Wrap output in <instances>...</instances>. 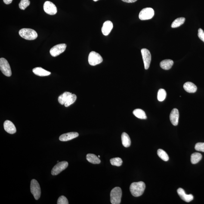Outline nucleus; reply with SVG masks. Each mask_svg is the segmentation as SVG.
I'll use <instances>...</instances> for the list:
<instances>
[{"mask_svg":"<svg viewBox=\"0 0 204 204\" xmlns=\"http://www.w3.org/2000/svg\"><path fill=\"white\" fill-rule=\"evenodd\" d=\"M0 70L5 76H11V71L9 63L3 57L0 59Z\"/></svg>","mask_w":204,"mask_h":204,"instance_id":"423d86ee","label":"nucleus"},{"mask_svg":"<svg viewBox=\"0 0 204 204\" xmlns=\"http://www.w3.org/2000/svg\"><path fill=\"white\" fill-rule=\"evenodd\" d=\"M122 192L120 187H116L112 189L110 192V202L112 204L120 203Z\"/></svg>","mask_w":204,"mask_h":204,"instance_id":"7ed1b4c3","label":"nucleus"},{"mask_svg":"<svg viewBox=\"0 0 204 204\" xmlns=\"http://www.w3.org/2000/svg\"><path fill=\"white\" fill-rule=\"evenodd\" d=\"M177 193L181 199L186 202H190L193 200V195L186 194L183 189L179 188L177 190Z\"/></svg>","mask_w":204,"mask_h":204,"instance_id":"ddd939ff","label":"nucleus"},{"mask_svg":"<svg viewBox=\"0 0 204 204\" xmlns=\"http://www.w3.org/2000/svg\"><path fill=\"white\" fill-rule=\"evenodd\" d=\"M202 157V155L200 153L196 152V153H193L191 155V159H190L191 163L193 164L197 163L201 160Z\"/></svg>","mask_w":204,"mask_h":204,"instance_id":"b1692460","label":"nucleus"},{"mask_svg":"<svg viewBox=\"0 0 204 204\" xmlns=\"http://www.w3.org/2000/svg\"><path fill=\"white\" fill-rule=\"evenodd\" d=\"M143 62H144V68L146 70H147L150 66L151 55L150 51L146 48L142 49L141 50Z\"/></svg>","mask_w":204,"mask_h":204,"instance_id":"1a4fd4ad","label":"nucleus"},{"mask_svg":"<svg viewBox=\"0 0 204 204\" xmlns=\"http://www.w3.org/2000/svg\"><path fill=\"white\" fill-rule=\"evenodd\" d=\"M103 61V58L98 53L94 51L90 53L88 57V61L91 66H96L101 63Z\"/></svg>","mask_w":204,"mask_h":204,"instance_id":"39448f33","label":"nucleus"},{"mask_svg":"<svg viewBox=\"0 0 204 204\" xmlns=\"http://www.w3.org/2000/svg\"><path fill=\"white\" fill-rule=\"evenodd\" d=\"M154 15V10L153 8L148 7L141 10L139 15V17L141 20H149L152 19Z\"/></svg>","mask_w":204,"mask_h":204,"instance_id":"0eeeda50","label":"nucleus"},{"mask_svg":"<svg viewBox=\"0 0 204 204\" xmlns=\"http://www.w3.org/2000/svg\"><path fill=\"white\" fill-rule=\"evenodd\" d=\"M122 1L127 3H134L136 2L137 0H122Z\"/></svg>","mask_w":204,"mask_h":204,"instance_id":"72a5a7b5","label":"nucleus"},{"mask_svg":"<svg viewBox=\"0 0 204 204\" xmlns=\"http://www.w3.org/2000/svg\"><path fill=\"white\" fill-rule=\"evenodd\" d=\"M179 113L178 109L174 108L171 111L170 115V119L171 123L174 126L178 125Z\"/></svg>","mask_w":204,"mask_h":204,"instance_id":"f8f14e48","label":"nucleus"},{"mask_svg":"<svg viewBox=\"0 0 204 204\" xmlns=\"http://www.w3.org/2000/svg\"><path fill=\"white\" fill-rule=\"evenodd\" d=\"M195 149L198 151L204 152V143H198L195 145Z\"/></svg>","mask_w":204,"mask_h":204,"instance_id":"2f4dec72","label":"nucleus"},{"mask_svg":"<svg viewBox=\"0 0 204 204\" xmlns=\"http://www.w3.org/2000/svg\"><path fill=\"white\" fill-rule=\"evenodd\" d=\"M198 36L199 39L204 42V32L202 29H199L198 30Z\"/></svg>","mask_w":204,"mask_h":204,"instance_id":"473e14b6","label":"nucleus"},{"mask_svg":"<svg viewBox=\"0 0 204 204\" xmlns=\"http://www.w3.org/2000/svg\"><path fill=\"white\" fill-rule=\"evenodd\" d=\"M69 165L68 162L66 161L58 162L51 170V173L53 175H57L60 174L63 170L67 168Z\"/></svg>","mask_w":204,"mask_h":204,"instance_id":"9d476101","label":"nucleus"},{"mask_svg":"<svg viewBox=\"0 0 204 204\" xmlns=\"http://www.w3.org/2000/svg\"><path fill=\"white\" fill-rule=\"evenodd\" d=\"M86 159L88 162L94 164H98L100 162V160L98 157L94 154L88 153L86 156Z\"/></svg>","mask_w":204,"mask_h":204,"instance_id":"412c9836","label":"nucleus"},{"mask_svg":"<svg viewBox=\"0 0 204 204\" xmlns=\"http://www.w3.org/2000/svg\"><path fill=\"white\" fill-rule=\"evenodd\" d=\"M57 204H69V202L66 196H60L58 198L57 201Z\"/></svg>","mask_w":204,"mask_h":204,"instance_id":"7c9ffc66","label":"nucleus"},{"mask_svg":"<svg viewBox=\"0 0 204 204\" xmlns=\"http://www.w3.org/2000/svg\"><path fill=\"white\" fill-rule=\"evenodd\" d=\"M31 192L35 199L38 200L40 197L41 190L39 183L36 180L32 179L31 181Z\"/></svg>","mask_w":204,"mask_h":204,"instance_id":"20e7f679","label":"nucleus"},{"mask_svg":"<svg viewBox=\"0 0 204 204\" xmlns=\"http://www.w3.org/2000/svg\"><path fill=\"white\" fill-rule=\"evenodd\" d=\"M113 28V24L112 22L110 20H107L103 23L101 29L102 33L105 36H107L110 33Z\"/></svg>","mask_w":204,"mask_h":204,"instance_id":"2eb2a0df","label":"nucleus"},{"mask_svg":"<svg viewBox=\"0 0 204 204\" xmlns=\"http://www.w3.org/2000/svg\"><path fill=\"white\" fill-rule=\"evenodd\" d=\"M3 1L4 3L7 4V5H8V4L11 3V2H12L13 0H3Z\"/></svg>","mask_w":204,"mask_h":204,"instance_id":"f704fd0d","label":"nucleus"},{"mask_svg":"<svg viewBox=\"0 0 204 204\" xmlns=\"http://www.w3.org/2000/svg\"><path fill=\"white\" fill-rule=\"evenodd\" d=\"M32 72L35 75L40 76H47L51 74V72L40 67L34 68Z\"/></svg>","mask_w":204,"mask_h":204,"instance_id":"f3484780","label":"nucleus"},{"mask_svg":"<svg viewBox=\"0 0 204 204\" xmlns=\"http://www.w3.org/2000/svg\"><path fill=\"white\" fill-rule=\"evenodd\" d=\"M72 94L71 93L65 92L59 96L58 98L59 103L60 104H65L69 97Z\"/></svg>","mask_w":204,"mask_h":204,"instance_id":"4be33fe9","label":"nucleus"},{"mask_svg":"<svg viewBox=\"0 0 204 204\" xmlns=\"http://www.w3.org/2000/svg\"><path fill=\"white\" fill-rule=\"evenodd\" d=\"M44 10L47 14L53 15L57 14V9L55 5L50 1H47L44 4Z\"/></svg>","mask_w":204,"mask_h":204,"instance_id":"9b49d317","label":"nucleus"},{"mask_svg":"<svg viewBox=\"0 0 204 204\" xmlns=\"http://www.w3.org/2000/svg\"><path fill=\"white\" fill-rule=\"evenodd\" d=\"M66 47V45L65 44H57L51 48L50 51V54L53 57H57L64 52Z\"/></svg>","mask_w":204,"mask_h":204,"instance_id":"6e6552de","label":"nucleus"},{"mask_svg":"<svg viewBox=\"0 0 204 204\" xmlns=\"http://www.w3.org/2000/svg\"><path fill=\"white\" fill-rule=\"evenodd\" d=\"M76 96L75 94H72L65 103L64 104L65 107H69L71 105L73 104L76 101Z\"/></svg>","mask_w":204,"mask_h":204,"instance_id":"c85d7f7f","label":"nucleus"},{"mask_svg":"<svg viewBox=\"0 0 204 204\" xmlns=\"http://www.w3.org/2000/svg\"><path fill=\"white\" fill-rule=\"evenodd\" d=\"M185 91L187 92L194 93L197 91V87L193 83L187 82L185 83L183 85Z\"/></svg>","mask_w":204,"mask_h":204,"instance_id":"a211bd4d","label":"nucleus"},{"mask_svg":"<svg viewBox=\"0 0 204 204\" xmlns=\"http://www.w3.org/2000/svg\"><path fill=\"white\" fill-rule=\"evenodd\" d=\"M185 20V18L183 17H179V18L176 19L171 25V27L175 28L179 27L184 23Z\"/></svg>","mask_w":204,"mask_h":204,"instance_id":"393cba45","label":"nucleus"},{"mask_svg":"<svg viewBox=\"0 0 204 204\" xmlns=\"http://www.w3.org/2000/svg\"><path fill=\"white\" fill-rule=\"evenodd\" d=\"M110 162L112 165L116 166H120L122 163V159L119 157L114 158L111 159Z\"/></svg>","mask_w":204,"mask_h":204,"instance_id":"cd10ccee","label":"nucleus"},{"mask_svg":"<svg viewBox=\"0 0 204 204\" xmlns=\"http://www.w3.org/2000/svg\"><path fill=\"white\" fill-rule=\"evenodd\" d=\"M174 64V61L171 60H165L160 63V66L162 69L165 70L171 69Z\"/></svg>","mask_w":204,"mask_h":204,"instance_id":"6ab92c4d","label":"nucleus"},{"mask_svg":"<svg viewBox=\"0 0 204 204\" xmlns=\"http://www.w3.org/2000/svg\"><path fill=\"white\" fill-rule=\"evenodd\" d=\"M30 3L29 0H21L19 4V7L20 9L24 10L29 6Z\"/></svg>","mask_w":204,"mask_h":204,"instance_id":"c756f323","label":"nucleus"},{"mask_svg":"<svg viewBox=\"0 0 204 204\" xmlns=\"http://www.w3.org/2000/svg\"><path fill=\"white\" fill-rule=\"evenodd\" d=\"M122 144L125 147H129L131 144V140L129 136L127 133H122Z\"/></svg>","mask_w":204,"mask_h":204,"instance_id":"aec40b11","label":"nucleus"},{"mask_svg":"<svg viewBox=\"0 0 204 204\" xmlns=\"http://www.w3.org/2000/svg\"><path fill=\"white\" fill-rule=\"evenodd\" d=\"M157 154L159 157L165 162H167L169 159V157L166 152L162 149H159L158 150Z\"/></svg>","mask_w":204,"mask_h":204,"instance_id":"a878e982","label":"nucleus"},{"mask_svg":"<svg viewBox=\"0 0 204 204\" xmlns=\"http://www.w3.org/2000/svg\"><path fill=\"white\" fill-rule=\"evenodd\" d=\"M94 2H97V1H99V0H93Z\"/></svg>","mask_w":204,"mask_h":204,"instance_id":"c9c22d12","label":"nucleus"},{"mask_svg":"<svg viewBox=\"0 0 204 204\" xmlns=\"http://www.w3.org/2000/svg\"><path fill=\"white\" fill-rule=\"evenodd\" d=\"M79 136L78 133L76 132H71L63 134L60 136L59 139L62 141H66L73 139Z\"/></svg>","mask_w":204,"mask_h":204,"instance_id":"4468645a","label":"nucleus"},{"mask_svg":"<svg viewBox=\"0 0 204 204\" xmlns=\"http://www.w3.org/2000/svg\"><path fill=\"white\" fill-rule=\"evenodd\" d=\"M98 157L99 158V157H100V156H98Z\"/></svg>","mask_w":204,"mask_h":204,"instance_id":"e433bc0d","label":"nucleus"},{"mask_svg":"<svg viewBox=\"0 0 204 204\" xmlns=\"http://www.w3.org/2000/svg\"><path fill=\"white\" fill-rule=\"evenodd\" d=\"M19 35L23 39L28 40H33L38 37L37 32L33 29H22L19 31Z\"/></svg>","mask_w":204,"mask_h":204,"instance_id":"f03ea898","label":"nucleus"},{"mask_svg":"<svg viewBox=\"0 0 204 204\" xmlns=\"http://www.w3.org/2000/svg\"><path fill=\"white\" fill-rule=\"evenodd\" d=\"M4 129L9 134H13L16 132V127L14 124L11 121H5L4 122Z\"/></svg>","mask_w":204,"mask_h":204,"instance_id":"dca6fc26","label":"nucleus"},{"mask_svg":"<svg viewBox=\"0 0 204 204\" xmlns=\"http://www.w3.org/2000/svg\"><path fill=\"white\" fill-rule=\"evenodd\" d=\"M59 162V161H57V162Z\"/></svg>","mask_w":204,"mask_h":204,"instance_id":"4c0bfd02","label":"nucleus"},{"mask_svg":"<svg viewBox=\"0 0 204 204\" xmlns=\"http://www.w3.org/2000/svg\"><path fill=\"white\" fill-rule=\"evenodd\" d=\"M166 97V92L165 90L164 89H162V88L159 89L158 92V100L160 102L163 101L165 100Z\"/></svg>","mask_w":204,"mask_h":204,"instance_id":"bb28decb","label":"nucleus"},{"mask_svg":"<svg viewBox=\"0 0 204 204\" xmlns=\"http://www.w3.org/2000/svg\"><path fill=\"white\" fill-rule=\"evenodd\" d=\"M146 188V185L143 181L134 182L130 186V190L131 195L135 197L142 195Z\"/></svg>","mask_w":204,"mask_h":204,"instance_id":"f257e3e1","label":"nucleus"},{"mask_svg":"<svg viewBox=\"0 0 204 204\" xmlns=\"http://www.w3.org/2000/svg\"><path fill=\"white\" fill-rule=\"evenodd\" d=\"M133 114L137 118L140 119H146L147 116L145 112L142 109H138L134 110Z\"/></svg>","mask_w":204,"mask_h":204,"instance_id":"5701e85b","label":"nucleus"}]
</instances>
